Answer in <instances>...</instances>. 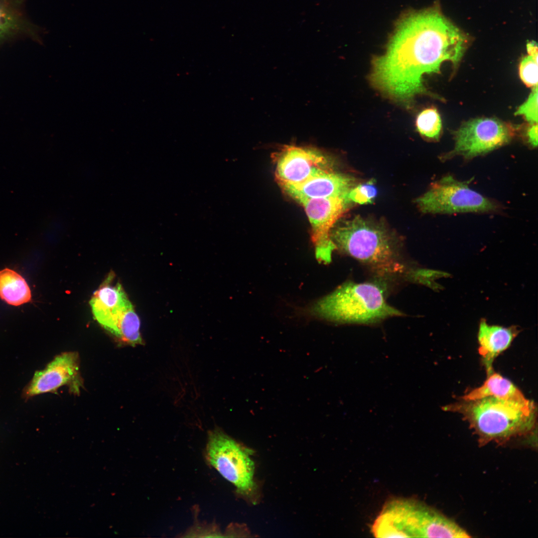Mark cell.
<instances>
[{"label":"cell","instance_id":"6da1fadb","mask_svg":"<svg viewBox=\"0 0 538 538\" xmlns=\"http://www.w3.org/2000/svg\"><path fill=\"white\" fill-rule=\"evenodd\" d=\"M467 44L466 35L438 7L407 11L396 21L385 53L373 58L371 83L390 98L409 105L427 93L423 76L439 73L446 61L457 65Z\"/></svg>","mask_w":538,"mask_h":538},{"label":"cell","instance_id":"7a4b0ae2","mask_svg":"<svg viewBox=\"0 0 538 538\" xmlns=\"http://www.w3.org/2000/svg\"><path fill=\"white\" fill-rule=\"evenodd\" d=\"M331 237L336 249L365 265L381 277L412 275L414 271L408 269L398 239L382 222L356 215L339 223L338 221Z\"/></svg>","mask_w":538,"mask_h":538},{"label":"cell","instance_id":"3957f363","mask_svg":"<svg viewBox=\"0 0 538 538\" xmlns=\"http://www.w3.org/2000/svg\"><path fill=\"white\" fill-rule=\"evenodd\" d=\"M311 310L327 320L351 324H371L403 314L387 302L382 286L375 282H345Z\"/></svg>","mask_w":538,"mask_h":538},{"label":"cell","instance_id":"277c9868","mask_svg":"<svg viewBox=\"0 0 538 538\" xmlns=\"http://www.w3.org/2000/svg\"><path fill=\"white\" fill-rule=\"evenodd\" d=\"M445 410L458 412L479 434L486 438H504L530 430L535 420V406L529 400L494 397L456 403Z\"/></svg>","mask_w":538,"mask_h":538},{"label":"cell","instance_id":"5b68a950","mask_svg":"<svg viewBox=\"0 0 538 538\" xmlns=\"http://www.w3.org/2000/svg\"><path fill=\"white\" fill-rule=\"evenodd\" d=\"M111 272L90 301L95 319L120 341L134 346L143 344L140 322L122 285Z\"/></svg>","mask_w":538,"mask_h":538},{"label":"cell","instance_id":"8992f818","mask_svg":"<svg viewBox=\"0 0 538 538\" xmlns=\"http://www.w3.org/2000/svg\"><path fill=\"white\" fill-rule=\"evenodd\" d=\"M437 512L414 499L395 498L387 501L372 525L377 538H430Z\"/></svg>","mask_w":538,"mask_h":538},{"label":"cell","instance_id":"52a82bcc","mask_svg":"<svg viewBox=\"0 0 538 538\" xmlns=\"http://www.w3.org/2000/svg\"><path fill=\"white\" fill-rule=\"evenodd\" d=\"M250 450L218 428L210 431L206 446L207 459L238 492L252 496L256 488L254 481L255 465Z\"/></svg>","mask_w":538,"mask_h":538},{"label":"cell","instance_id":"ba28073f","mask_svg":"<svg viewBox=\"0 0 538 538\" xmlns=\"http://www.w3.org/2000/svg\"><path fill=\"white\" fill-rule=\"evenodd\" d=\"M415 203L422 212L430 214L491 212L501 208L493 200L451 175L444 176L433 183Z\"/></svg>","mask_w":538,"mask_h":538},{"label":"cell","instance_id":"9c48e42d","mask_svg":"<svg viewBox=\"0 0 538 538\" xmlns=\"http://www.w3.org/2000/svg\"><path fill=\"white\" fill-rule=\"evenodd\" d=\"M514 132L510 125L494 119L471 120L455 132L454 147L445 158L461 155L470 159L485 154L509 142Z\"/></svg>","mask_w":538,"mask_h":538},{"label":"cell","instance_id":"30bf717a","mask_svg":"<svg viewBox=\"0 0 538 538\" xmlns=\"http://www.w3.org/2000/svg\"><path fill=\"white\" fill-rule=\"evenodd\" d=\"M299 203L311 225L316 259L320 262L329 263L332 252L336 249L331 237L332 229L352 204L344 197L309 199Z\"/></svg>","mask_w":538,"mask_h":538},{"label":"cell","instance_id":"8fae6325","mask_svg":"<svg viewBox=\"0 0 538 538\" xmlns=\"http://www.w3.org/2000/svg\"><path fill=\"white\" fill-rule=\"evenodd\" d=\"M79 361L76 352H66L56 356L44 369L35 372L22 391L23 398L27 400L44 393H55L63 386H68L71 393L79 395L83 388Z\"/></svg>","mask_w":538,"mask_h":538},{"label":"cell","instance_id":"7c38bea8","mask_svg":"<svg viewBox=\"0 0 538 538\" xmlns=\"http://www.w3.org/2000/svg\"><path fill=\"white\" fill-rule=\"evenodd\" d=\"M330 159L311 147L285 145L278 153L275 175L281 186L299 184L321 171L331 169Z\"/></svg>","mask_w":538,"mask_h":538},{"label":"cell","instance_id":"4fadbf2b","mask_svg":"<svg viewBox=\"0 0 538 538\" xmlns=\"http://www.w3.org/2000/svg\"><path fill=\"white\" fill-rule=\"evenodd\" d=\"M357 184L354 177L331 169L323 170L299 184L281 187L289 195L299 202L309 199L347 198L349 191Z\"/></svg>","mask_w":538,"mask_h":538},{"label":"cell","instance_id":"5bb4252c","mask_svg":"<svg viewBox=\"0 0 538 538\" xmlns=\"http://www.w3.org/2000/svg\"><path fill=\"white\" fill-rule=\"evenodd\" d=\"M26 0H0V45L21 38L41 43L43 30L24 10Z\"/></svg>","mask_w":538,"mask_h":538},{"label":"cell","instance_id":"9a60e30c","mask_svg":"<svg viewBox=\"0 0 538 538\" xmlns=\"http://www.w3.org/2000/svg\"><path fill=\"white\" fill-rule=\"evenodd\" d=\"M519 333L518 327L490 325L485 319L481 320L478 333L479 353L488 375L493 372L492 363L495 358L510 346Z\"/></svg>","mask_w":538,"mask_h":538},{"label":"cell","instance_id":"2e32d148","mask_svg":"<svg viewBox=\"0 0 538 538\" xmlns=\"http://www.w3.org/2000/svg\"><path fill=\"white\" fill-rule=\"evenodd\" d=\"M487 397L518 401L527 400L511 381L493 372L488 375L487 380L481 386L463 396L462 400L470 401Z\"/></svg>","mask_w":538,"mask_h":538},{"label":"cell","instance_id":"e0dca14e","mask_svg":"<svg viewBox=\"0 0 538 538\" xmlns=\"http://www.w3.org/2000/svg\"><path fill=\"white\" fill-rule=\"evenodd\" d=\"M0 298L10 305L19 306L31 301V290L20 274L5 268L0 270Z\"/></svg>","mask_w":538,"mask_h":538},{"label":"cell","instance_id":"ac0fdd59","mask_svg":"<svg viewBox=\"0 0 538 538\" xmlns=\"http://www.w3.org/2000/svg\"><path fill=\"white\" fill-rule=\"evenodd\" d=\"M415 126L422 136L430 139H438L441 131V120L435 108H427L420 112L416 117Z\"/></svg>","mask_w":538,"mask_h":538},{"label":"cell","instance_id":"d6986e66","mask_svg":"<svg viewBox=\"0 0 538 538\" xmlns=\"http://www.w3.org/2000/svg\"><path fill=\"white\" fill-rule=\"evenodd\" d=\"M377 193V187L374 182L370 180L354 186L348 193L347 199L351 204H371L373 202Z\"/></svg>","mask_w":538,"mask_h":538},{"label":"cell","instance_id":"ffe728a7","mask_svg":"<svg viewBox=\"0 0 538 538\" xmlns=\"http://www.w3.org/2000/svg\"><path fill=\"white\" fill-rule=\"evenodd\" d=\"M538 57L530 55L525 57L519 66L520 77L528 87L538 86Z\"/></svg>","mask_w":538,"mask_h":538},{"label":"cell","instance_id":"44dd1931","mask_svg":"<svg viewBox=\"0 0 538 538\" xmlns=\"http://www.w3.org/2000/svg\"><path fill=\"white\" fill-rule=\"evenodd\" d=\"M538 86L533 87L526 101L516 111L515 115H522L531 124L538 123Z\"/></svg>","mask_w":538,"mask_h":538},{"label":"cell","instance_id":"7402d4cb","mask_svg":"<svg viewBox=\"0 0 538 538\" xmlns=\"http://www.w3.org/2000/svg\"><path fill=\"white\" fill-rule=\"evenodd\" d=\"M531 124L527 132V139L531 146L536 147L538 145V124Z\"/></svg>","mask_w":538,"mask_h":538},{"label":"cell","instance_id":"603a6c76","mask_svg":"<svg viewBox=\"0 0 538 538\" xmlns=\"http://www.w3.org/2000/svg\"><path fill=\"white\" fill-rule=\"evenodd\" d=\"M527 47L529 55H532L535 57H538V46L534 42H530V43H528Z\"/></svg>","mask_w":538,"mask_h":538}]
</instances>
